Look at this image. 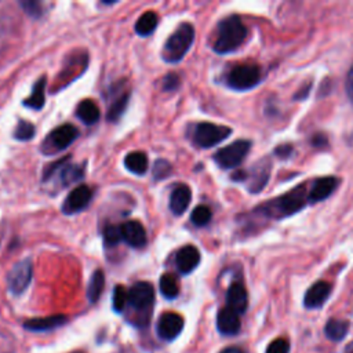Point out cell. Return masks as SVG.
<instances>
[{"label": "cell", "mask_w": 353, "mask_h": 353, "mask_svg": "<svg viewBox=\"0 0 353 353\" xmlns=\"http://www.w3.org/2000/svg\"><path fill=\"white\" fill-rule=\"evenodd\" d=\"M247 28L237 15L223 18L218 23L216 39L214 41V51L218 54H228L237 50L247 37Z\"/></svg>", "instance_id": "1"}, {"label": "cell", "mask_w": 353, "mask_h": 353, "mask_svg": "<svg viewBox=\"0 0 353 353\" xmlns=\"http://www.w3.org/2000/svg\"><path fill=\"white\" fill-rule=\"evenodd\" d=\"M307 203V193L305 185H299L288 193L268 201L262 205V212L270 218H285L301 211Z\"/></svg>", "instance_id": "2"}, {"label": "cell", "mask_w": 353, "mask_h": 353, "mask_svg": "<svg viewBox=\"0 0 353 353\" xmlns=\"http://www.w3.org/2000/svg\"><path fill=\"white\" fill-rule=\"evenodd\" d=\"M193 39H194L193 26L188 22L179 25L178 29L167 39L163 47V51H161L163 59L168 63L179 62L192 47Z\"/></svg>", "instance_id": "3"}, {"label": "cell", "mask_w": 353, "mask_h": 353, "mask_svg": "<svg viewBox=\"0 0 353 353\" xmlns=\"http://www.w3.org/2000/svg\"><path fill=\"white\" fill-rule=\"evenodd\" d=\"M154 301V290L150 283H135L128 291V305L138 313L137 324L145 325L150 320V310Z\"/></svg>", "instance_id": "4"}, {"label": "cell", "mask_w": 353, "mask_h": 353, "mask_svg": "<svg viewBox=\"0 0 353 353\" xmlns=\"http://www.w3.org/2000/svg\"><path fill=\"white\" fill-rule=\"evenodd\" d=\"M232 134V130L225 125L203 121L194 125L193 141L200 148H212L216 143L225 141Z\"/></svg>", "instance_id": "5"}, {"label": "cell", "mask_w": 353, "mask_h": 353, "mask_svg": "<svg viewBox=\"0 0 353 353\" xmlns=\"http://www.w3.org/2000/svg\"><path fill=\"white\" fill-rule=\"evenodd\" d=\"M250 149H251L250 141L239 139V141H234L233 143L219 149L214 154V160L221 168H225V170L236 168L245 159Z\"/></svg>", "instance_id": "6"}, {"label": "cell", "mask_w": 353, "mask_h": 353, "mask_svg": "<svg viewBox=\"0 0 353 353\" xmlns=\"http://www.w3.org/2000/svg\"><path fill=\"white\" fill-rule=\"evenodd\" d=\"M262 79V73L259 66L256 65H239L234 66L228 77L226 83L233 90H250L259 84Z\"/></svg>", "instance_id": "7"}, {"label": "cell", "mask_w": 353, "mask_h": 353, "mask_svg": "<svg viewBox=\"0 0 353 353\" xmlns=\"http://www.w3.org/2000/svg\"><path fill=\"white\" fill-rule=\"evenodd\" d=\"M32 280V262L29 258H25L17 262L7 276L8 290L14 295H21L29 285Z\"/></svg>", "instance_id": "8"}, {"label": "cell", "mask_w": 353, "mask_h": 353, "mask_svg": "<svg viewBox=\"0 0 353 353\" xmlns=\"http://www.w3.org/2000/svg\"><path fill=\"white\" fill-rule=\"evenodd\" d=\"M91 197H92V190L87 185H80L66 196L61 207V211L66 215L76 214L88 205V203L91 201Z\"/></svg>", "instance_id": "9"}, {"label": "cell", "mask_w": 353, "mask_h": 353, "mask_svg": "<svg viewBox=\"0 0 353 353\" xmlns=\"http://www.w3.org/2000/svg\"><path fill=\"white\" fill-rule=\"evenodd\" d=\"M183 330V319L174 312H165L157 321V335L164 341H174Z\"/></svg>", "instance_id": "10"}, {"label": "cell", "mask_w": 353, "mask_h": 353, "mask_svg": "<svg viewBox=\"0 0 353 353\" xmlns=\"http://www.w3.org/2000/svg\"><path fill=\"white\" fill-rule=\"evenodd\" d=\"M79 135V131L72 124H63L61 127H57L51 134L48 135L46 145L50 146V152H59L66 149Z\"/></svg>", "instance_id": "11"}, {"label": "cell", "mask_w": 353, "mask_h": 353, "mask_svg": "<svg viewBox=\"0 0 353 353\" xmlns=\"http://www.w3.org/2000/svg\"><path fill=\"white\" fill-rule=\"evenodd\" d=\"M330 294H331V284L330 283H327L324 280L316 281L306 291V294L303 296V305L307 309H319L325 303Z\"/></svg>", "instance_id": "12"}, {"label": "cell", "mask_w": 353, "mask_h": 353, "mask_svg": "<svg viewBox=\"0 0 353 353\" xmlns=\"http://www.w3.org/2000/svg\"><path fill=\"white\" fill-rule=\"evenodd\" d=\"M339 185L336 176H323L313 182L310 190L307 192V203H317L325 200Z\"/></svg>", "instance_id": "13"}, {"label": "cell", "mask_w": 353, "mask_h": 353, "mask_svg": "<svg viewBox=\"0 0 353 353\" xmlns=\"http://www.w3.org/2000/svg\"><path fill=\"white\" fill-rule=\"evenodd\" d=\"M226 306L234 310L237 314H241L247 310L248 294L243 283L234 281L230 284L226 292Z\"/></svg>", "instance_id": "14"}, {"label": "cell", "mask_w": 353, "mask_h": 353, "mask_svg": "<svg viewBox=\"0 0 353 353\" xmlns=\"http://www.w3.org/2000/svg\"><path fill=\"white\" fill-rule=\"evenodd\" d=\"M216 328L222 335H226V336L239 334L241 328L239 314L234 310L229 309L228 306L222 307L216 314Z\"/></svg>", "instance_id": "15"}, {"label": "cell", "mask_w": 353, "mask_h": 353, "mask_svg": "<svg viewBox=\"0 0 353 353\" xmlns=\"http://www.w3.org/2000/svg\"><path fill=\"white\" fill-rule=\"evenodd\" d=\"M123 240L134 248H141L146 244V232L141 222L127 221L120 226Z\"/></svg>", "instance_id": "16"}, {"label": "cell", "mask_w": 353, "mask_h": 353, "mask_svg": "<svg viewBox=\"0 0 353 353\" xmlns=\"http://www.w3.org/2000/svg\"><path fill=\"white\" fill-rule=\"evenodd\" d=\"M175 263L178 270L182 274H189L193 272L197 265L200 263V252L194 245H185L182 247L175 258Z\"/></svg>", "instance_id": "17"}, {"label": "cell", "mask_w": 353, "mask_h": 353, "mask_svg": "<svg viewBox=\"0 0 353 353\" xmlns=\"http://www.w3.org/2000/svg\"><path fill=\"white\" fill-rule=\"evenodd\" d=\"M190 199H192V192L190 188L186 185H179L178 188H175L170 196V210L174 215H182L189 204H190Z\"/></svg>", "instance_id": "18"}, {"label": "cell", "mask_w": 353, "mask_h": 353, "mask_svg": "<svg viewBox=\"0 0 353 353\" xmlns=\"http://www.w3.org/2000/svg\"><path fill=\"white\" fill-rule=\"evenodd\" d=\"M65 323H66V317L63 314H54V316H47V317L30 319L23 323V327L29 331L41 332V331H48V330L61 327Z\"/></svg>", "instance_id": "19"}, {"label": "cell", "mask_w": 353, "mask_h": 353, "mask_svg": "<svg viewBox=\"0 0 353 353\" xmlns=\"http://www.w3.org/2000/svg\"><path fill=\"white\" fill-rule=\"evenodd\" d=\"M76 116L87 125H91L94 123H97L101 117V112L97 106L95 102H92L91 99H84L81 101L77 108H76Z\"/></svg>", "instance_id": "20"}, {"label": "cell", "mask_w": 353, "mask_h": 353, "mask_svg": "<svg viewBox=\"0 0 353 353\" xmlns=\"http://www.w3.org/2000/svg\"><path fill=\"white\" fill-rule=\"evenodd\" d=\"M324 332L328 339H331L334 342H339L349 332V321L341 320V319H330L325 323Z\"/></svg>", "instance_id": "21"}, {"label": "cell", "mask_w": 353, "mask_h": 353, "mask_svg": "<svg viewBox=\"0 0 353 353\" xmlns=\"http://www.w3.org/2000/svg\"><path fill=\"white\" fill-rule=\"evenodd\" d=\"M124 165L130 172L143 175L148 171V157L143 152H131L125 156Z\"/></svg>", "instance_id": "22"}, {"label": "cell", "mask_w": 353, "mask_h": 353, "mask_svg": "<svg viewBox=\"0 0 353 353\" xmlns=\"http://www.w3.org/2000/svg\"><path fill=\"white\" fill-rule=\"evenodd\" d=\"M44 88H46V79L41 77V79H39V80L34 83L33 90H32V94L23 101V105L28 106V108H30V109L40 110V109L44 106V101H46Z\"/></svg>", "instance_id": "23"}, {"label": "cell", "mask_w": 353, "mask_h": 353, "mask_svg": "<svg viewBox=\"0 0 353 353\" xmlns=\"http://www.w3.org/2000/svg\"><path fill=\"white\" fill-rule=\"evenodd\" d=\"M157 22H159V18H157V14H156V12H153V11H146V12H143V14L138 18V21H137V23H135V32H137V34H139V36H148V34H150V33L156 29Z\"/></svg>", "instance_id": "24"}, {"label": "cell", "mask_w": 353, "mask_h": 353, "mask_svg": "<svg viewBox=\"0 0 353 353\" xmlns=\"http://www.w3.org/2000/svg\"><path fill=\"white\" fill-rule=\"evenodd\" d=\"M84 175V165L81 164H66L59 172V181L62 186L72 185L80 181Z\"/></svg>", "instance_id": "25"}, {"label": "cell", "mask_w": 353, "mask_h": 353, "mask_svg": "<svg viewBox=\"0 0 353 353\" xmlns=\"http://www.w3.org/2000/svg\"><path fill=\"white\" fill-rule=\"evenodd\" d=\"M105 285V276L102 273V270H95L90 279L88 283V288H87V296L90 299V302H97L98 298L101 296V292L103 290Z\"/></svg>", "instance_id": "26"}, {"label": "cell", "mask_w": 353, "mask_h": 353, "mask_svg": "<svg viewBox=\"0 0 353 353\" xmlns=\"http://www.w3.org/2000/svg\"><path fill=\"white\" fill-rule=\"evenodd\" d=\"M159 285H160V292L168 298V299H174L178 294H179V287H178V281L176 279L170 274V273H164L161 277H160V281H159Z\"/></svg>", "instance_id": "27"}, {"label": "cell", "mask_w": 353, "mask_h": 353, "mask_svg": "<svg viewBox=\"0 0 353 353\" xmlns=\"http://www.w3.org/2000/svg\"><path fill=\"white\" fill-rule=\"evenodd\" d=\"M269 171H270V164L269 163H266L263 165H259V170L254 171V174L251 176V182L248 185L251 192L256 193L266 185V182L269 179Z\"/></svg>", "instance_id": "28"}, {"label": "cell", "mask_w": 353, "mask_h": 353, "mask_svg": "<svg viewBox=\"0 0 353 353\" xmlns=\"http://www.w3.org/2000/svg\"><path fill=\"white\" fill-rule=\"evenodd\" d=\"M128 98H130V94L128 92H123L121 95L116 97L113 103L110 105L109 108V112H108V119L110 121H117L120 119V116L124 113L125 110V106L128 103Z\"/></svg>", "instance_id": "29"}, {"label": "cell", "mask_w": 353, "mask_h": 353, "mask_svg": "<svg viewBox=\"0 0 353 353\" xmlns=\"http://www.w3.org/2000/svg\"><path fill=\"white\" fill-rule=\"evenodd\" d=\"M127 303H128V291L123 285H116L112 296L113 310L117 313H121Z\"/></svg>", "instance_id": "30"}, {"label": "cell", "mask_w": 353, "mask_h": 353, "mask_svg": "<svg viewBox=\"0 0 353 353\" xmlns=\"http://www.w3.org/2000/svg\"><path fill=\"white\" fill-rule=\"evenodd\" d=\"M211 216L212 212L207 205H197L190 214V221L196 226H205L210 222Z\"/></svg>", "instance_id": "31"}, {"label": "cell", "mask_w": 353, "mask_h": 353, "mask_svg": "<svg viewBox=\"0 0 353 353\" xmlns=\"http://www.w3.org/2000/svg\"><path fill=\"white\" fill-rule=\"evenodd\" d=\"M34 125L26 120H21L15 128V132H14V137L18 139V141H29L34 137Z\"/></svg>", "instance_id": "32"}, {"label": "cell", "mask_w": 353, "mask_h": 353, "mask_svg": "<svg viewBox=\"0 0 353 353\" xmlns=\"http://www.w3.org/2000/svg\"><path fill=\"white\" fill-rule=\"evenodd\" d=\"M123 240L121 236V229L120 226L116 225H108L103 230V241L108 247H113L116 244H119V241Z\"/></svg>", "instance_id": "33"}, {"label": "cell", "mask_w": 353, "mask_h": 353, "mask_svg": "<svg viewBox=\"0 0 353 353\" xmlns=\"http://www.w3.org/2000/svg\"><path fill=\"white\" fill-rule=\"evenodd\" d=\"M171 170H172V167H171V164L167 160H163V159L156 160L154 165H153V178L156 181L165 179L170 175Z\"/></svg>", "instance_id": "34"}, {"label": "cell", "mask_w": 353, "mask_h": 353, "mask_svg": "<svg viewBox=\"0 0 353 353\" xmlns=\"http://www.w3.org/2000/svg\"><path fill=\"white\" fill-rule=\"evenodd\" d=\"M265 353H290V342L285 338H277L268 345Z\"/></svg>", "instance_id": "35"}, {"label": "cell", "mask_w": 353, "mask_h": 353, "mask_svg": "<svg viewBox=\"0 0 353 353\" xmlns=\"http://www.w3.org/2000/svg\"><path fill=\"white\" fill-rule=\"evenodd\" d=\"M179 85V77L175 73H168L164 80H163V90L170 91V90H176Z\"/></svg>", "instance_id": "36"}, {"label": "cell", "mask_w": 353, "mask_h": 353, "mask_svg": "<svg viewBox=\"0 0 353 353\" xmlns=\"http://www.w3.org/2000/svg\"><path fill=\"white\" fill-rule=\"evenodd\" d=\"M21 6L23 7V10L28 12V14H30V15H33V17H39L40 15V6H39V3H36V1H23V3H21Z\"/></svg>", "instance_id": "37"}, {"label": "cell", "mask_w": 353, "mask_h": 353, "mask_svg": "<svg viewBox=\"0 0 353 353\" xmlns=\"http://www.w3.org/2000/svg\"><path fill=\"white\" fill-rule=\"evenodd\" d=\"M346 94H347L350 102L353 103V65L350 66L347 76H346Z\"/></svg>", "instance_id": "38"}, {"label": "cell", "mask_w": 353, "mask_h": 353, "mask_svg": "<svg viewBox=\"0 0 353 353\" xmlns=\"http://www.w3.org/2000/svg\"><path fill=\"white\" fill-rule=\"evenodd\" d=\"M291 152H292V146L291 145H280L279 148H276V150H274V153L279 156V157H283V159H285V157H288L290 154H291Z\"/></svg>", "instance_id": "39"}, {"label": "cell", "mask_w": 353, "mask_h": 353, "mask_svg": "<svg viewBox=\"0 0 353 353\" xmlns=\"http://www.w3.org/2000/svg\"><path fill=\"white\" fill-rule=\"evenodd\" d=\"M327 143V138L324 137V135H321V134H319V135H316L314 138H313V145L314 146H323V145H325Z\"/></svg>", "instance_id": "40"}, {"label": "cell", "mask_w": 353, "mask_h": 353, "mask_svg": "<svg viewBox=\"0 0 353 353\" xmlns=\"http://www.w3.org/2000/svg\"><path fill=\"white\" fill-rule=\"evenodd\" d=\"M221 353H245V352L241 350V349L237 347V346H229V347L223 349Z\"/></svg>", "instance_id": "41"}, {"label": "cell", "mask_w": 353, "mask_h": 353, "mask_svg": "<svg viewBox=\"0 0 353 353\" xmlns=\"http://www.w3.org/2000/svg\"><path fill=\"white\" fill-rule=\"evenodd\" d=\"M343 353H353V341H352V342H349V343L345 346Z\"/></svg>", "instance_id": "42"}, {"label": "cell", "mask_w": 353, "mask_h": 353, "mask_svg": "<svg viewBox=\"0 0 353 353\" xmlns=\"http://www.w3.org/2000/svg\"><path fill=\"white\" fill-rule=\"evenodd\" d=\"M76 353H80V352H76Z\"/></svg>", "instance_id": "43"}]
</instances>
